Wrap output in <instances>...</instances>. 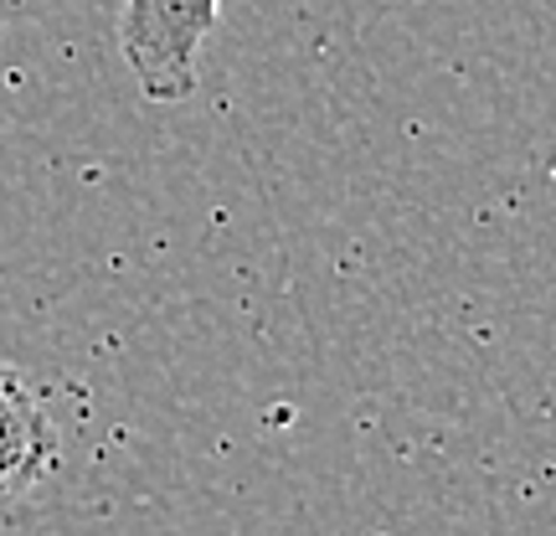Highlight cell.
Segmentation results:
<instances>
[{"instance_id": "obj_2", "label": "cell", "mask_w": 556, "mask_h": 536, "mask_svg": "<svg viewBox=\"0 0 556 536\" xmlns=\"http://www.w3.org/2000/svg\"><path fill=\"white\" fill-rule=\"evenodd\" d=\"M58 470V423L11 361H0V521Z\"/></svg>"}, {"instance_id": "obj_1", "label": "cell", "mask_w": 556, "mask_h": 536, "mask_svg": "<svg viewBox=\"0 0 556 536\" xmlns=\"http://www.w3.org/2000/svg\"><path fill=\"white\" fill-rule=\"evenodd\" d=\"M222 0H124L119 58L150 103H180L197 94L201 52L217 37Z\"/></svg>"}]
</instances>
